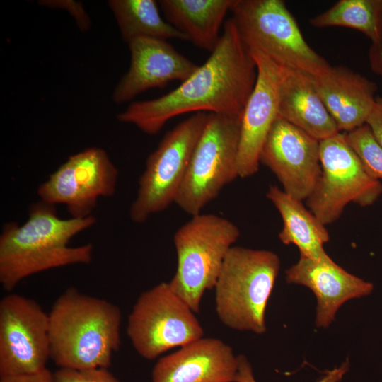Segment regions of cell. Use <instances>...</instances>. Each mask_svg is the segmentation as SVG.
Returning <instances> with one entry per match:
<instances>
[{
  "mask_svg": "<svg viewBox=\"0 0 382 382\" xmlns=\"http://www.w3.org/2000/svg\"><path fill=\"white\" fill-rule=\"evenodd\" d=\"M309 23L318 28L354 29L369 38L372 46L382 47V0H340Z\"/></svg>",
  "mask_w": 382,
  "mask_h": 382,
  "instance_id": "obj_23",
  "label": "cell"
},
{
  "mask_svg": "<svg viewBox=\"0 0 382 382\" xmlns=\"http://www.w3.org/2000/svg\"><path fill=\"white\" fill-rule=\"evenodd\" d=\"M241 117L209 113L175 203L195 216L238 177Z\"/></svg>",
  "mask_w": 382,
  "mask_h": 382,
  "instance_id": "obj_7",
  "label": "cell"
},
{
  "mask_svg": "<svg viewBox=\"0 0 382 382\" xmlns=\"http://www.w3.org/2000/svg\"><path fill=\"white\" fill-rule=\"evenodd\" d=\"M166 21L199 49L212 52L234 0H160Z\"/></svg>",
  "mask_w": 382,
  "mask_h": 382,
  "instance_id": "obj_20",
  "label": "cell"
},
{
  "mask_svg": "<svg viewBox=\"0 0 382 382\" xmlns=\"http://www.w3.org/2000/svg\"><path fill=\"white\" fill-rule=\"evenodd\" d=\"M240 236L233 222L213 214H199L174 233L177 270L169 282L173 291L195 313L204 291L214 288L224 260Z\"/></svg>",
  "mask_w": 382,
  "mask_h": 382,
  "instance_id": "obj_6",
  "label": "cell"
},
{
  "mask_svg": "<svg viewBox=\"0 0 382 382\" xmlns=\"http://www.w3.org/2000/svg\"><path fill=\"white\" fill-rule=\"evenodd\" d=\"M52 372L47 368L31 374L0 376V382H52Z\"/></svg>",
  "mask_w": 382,
  "mask_h": 382,
  "instance_id": "obj_29",
  "label": "cell"
},
{
  "mask_svg": "<svg viewBox=\"0 0 382 382\" xmlns=\"http://www.w3.org/2000/svg\"><path fill=\"white\" fill-rule=\"evenodd\" d=\"M209 57L174 90L154 99L137 101L117 115L149 135L173 117L190 112L242 117L257 79V66L232 18Z\"/></svg>",
  "mask_w": 382,
  "mask_h": 382,
  "instance_id": "obj_1",
  "label": "cell"
},
{
  "mask_svg": "<svg viewBox=\"0 0 382 382\" xmlns=\"http://www.w3.org/2000/svg\"><path fill=\"white\" fill-rule=\"evenodd\" d=\"M194 313L169 282H161L143 292L135 302L127 335L141 357L154 359L203 337V328Z\"/></svg>",
  "mask_w": 382,
  "mask_h": 382,
  "instance_id": "obj_10",
  "label": "cell"
},
{
  "mask_svg": "<svg viewBox=\"0 0 382 382\" xmlns=\"http://www.w3.org/2000/svg\"><path fill=\"white\" fill-rule=\"evenodd\" d=\"M345 136L369 175L378 180L382 179V147L369 127L365 124L345 133Z\"/></svg>",
  "mask_w": 382,
  "mask_h": 382,
  "instance_id": "obj_24",
  "label": "cell"
},
{
  "mask_svg": "<svg viewBox=\"0 0 382 382\" xmlns=\"http://www.w3.org/2000/svg\"><path fill=\"white\" fill-rule=\"evenodd\" d=\"M285 274L288 283L303 285L313 292L318 328L328 327L344 303L369 295L374 290L373 284L349 273L329 255L318 260L300 257Z\"/></svg>",
  "mask_w": 382,
  "mask_h": 382,
  "instance_id": "obj_16",
  "label": "cell"
},
{
  "mask_svg": "<svg viewBox=\"0 0 382 382\" xmlns=\"http://www.w3.org/2000/svg\"><path fill=\"white\" fill-rule=\"evenodd\" d=\"M119 171L107 152L90 147L70 156L37 187L41 201L66 206L71 218L92 215L100 197L115 195Z\"/></svg>",
  "mask_w": 382,
  "mask_h": 382,
  "instance_id": "obj_12",
  "label": "cell"
},
{
  "mask_svg": "<svg viewBox=\"0 0 382 382\" xmlns=\"http://www.w3.org/2000/svg\"><path fill=\"white\" fill-rule=\"evenodd\" d=\"M52 382H120L107 368L73 369L59 368L52 373Z\"/></svg>",
  "mask_w": 382,
  "mask_h": 382,
  "instance_id": "obj_25",
  "label": "cell"
},
{
  "mask_svg": "<svg viewBox=\"0 0 382 382\" xmlns=\"http://www.w3.org/2000/svg\"><path fill=\"white\" fill-rule=\"evenodd\" d=\"M128 45L130 66L113 91L115 103L129 101L147 90L162 88L173 81L182 83L199 67L167 40L141 37Z\"/></svg>",
  "mask_w": 382,
  "mask_h": 382,
  "instance_id": "obj_15",
  "label": "cell"
},
{
  "mask_svg": "<svg viewBox=\"0 0 382 382\" xmlns=\"http://www.w3.org/2000/svg\"><path fill=\"white\" fill-rule=\"evenodd\" d=\"M257 66V79L241 117L237 157L240 178L255 175L259 170L263 144L279 117L278 91L286 73L283 67L257 51H250Z\"/></svg>",
  "mask_w": 382,
  "mask_h": 382,
  "instance_id": "obj_14",
  "label": "cell"
},
{
  "mask_svg": "<svg viewBox=\"0 0 382 382\" xmlns=\"http://www.w3.org/2000/svg\"><path fill=\"white\" fill-rule=\"evenodd\" d=\"M42 4L52 8L66 9L75 18L79 27L84 30L90 26V20L81 3L73 1H42Z\"/></svg>",
  "mask_w": 382,
  "mask_h": 382,
  "instance_id": "obj_27",
  "label": "cell"
},
{
  "mask_svg": "<svg viewBox=\"0 0 382 382\" xmlns=\"http://www.w3.org/2000/svg\"><path fill=\"white\" fill-rule=\"evenodd\" d=\"M321 173L308 197V209L325 226L337 220L351 202L365 207L382 194V183L365 170L345 133L321 140Z\"/></svg>",
  "mask_w": 382,
  "mask_h": 382,
  "instance_id": "obj_9",
  "label": "cell"
},
{
  "mask_svg": "<svg viewBox=\"0 0 382 382\" xmlns=\"http://www.w3.org/2000/svg\"><path fill=\"white\" fill-rule=\"evenodd\" d=\"M366 125L369 127L376 141L382 147V96H376Z\"/></svg>",
  "mask_w": 382,
  "mask_h": 382,
  "instance_id": "obj_28",
  "label": "cell"
},
{
  "mask_svg": "<svg viewBox=\"0 0 382 382\" xmlns=\"http://www.w3.org/2000/svg\"><path fill=\"white\" fill-rule=\"evenodd\" d=\"M279 117L318 141L329 138L340 130L320 98L314 76L288 69L278 91Z\"/></svg>",
  "mask_w": 382,
  "mask_h": 382,
  "instance_id": "obj_19",
  "label": "cell"
},
{
  "mask_svg": "<svg viewBox=\"0 0 382 382\" xmlns=\"http://www.w3.org/2000/svg\"><path fill=\"white\" fill-rule=\"evenodd\" d=\"M314 81L340 132L347 133L366 124L377 96L374 81L344 66H331Z\"/></svg>",
  "mask_w": 382,
  "mask_h": 382,
  "instance_id": "obj_18",
  "label": "cell"
},
{
  "mask_svg": "<svg viewBox=\"0 0 382 382\" xmlns=\"http://www.w3.org/2000/svg\"><path fill=\"white\" fill-rule=\"evenodd\" d=\"M208 118L209 113L197 112L178 123L149 154L129 208L132 221L142 224L175 202Z\"/></svg>",
  "mask_w": 382,
  "mask_h": 382,
  "instance_id": "obj_8",
  "label": "cell"
},
{
  "mask_svg": "<svg viewBox=\"0 0 382 382\" xmlns=\"http://www.w3.org/2000/svg\"><path fill=\"white\" fill-rule=\"evenodd\" d=\"M108 5L117 23L122 37L128 44L141 37L187 40L164 20L154 0H110Z\"/></svg>",
  "mask_w": 382,
  "mask_h": 382,
  "instance_id": "obj_22",
  "label": "cell"
},
{
  "mask_svg": "<svg viewBox=\"0 0 382 382\" xmlns=\"http://www.w3.org/2000/svg\"><path fill=\"white\" fill-rule=\"evenodd\" d=\"M93 216L64 219L55 205L41 200L31 204L23 224L8 222L0 235V284L11 291L23 279L42 271L92 260L91 243L76 247L70 240L93 226Z\"/></svg>",
  "mask_w": 382,
  "mask_h": 382,
  "instance_id": "obj_2",
  "label": "cell"
},
{
  "mask_svg": "<svg viewBox=\"0 0 382 382\" xmlns=\"http://www.w3.org/2000/svg\"><path fill=\"white\" fill-rule=\"evenodd\" d=\"M238 356L222 340L201 337L170 354L154 366L152 382H234Z\"/></svg>",
  "mask_w": 382,
  "mask_h": 382,
  "instance_id": "obj_17",
  "label": "cell"
},
{
  "mask_svg": "<svg viewBox=\"0 0 382 382\" xmlns=\"http://www.w3.org/2000/svg\"><path fill=\"white\" fill-rule=\"evenodd\" d=\"M50 358V319L32 299L9 294L0 301V376L31 374Z\"/></svg>",
  "mask_w": 382,
  "mask_h": 382,
  "instance_id": "obj_11",
  "label": "cell"
},
{
  "mask_svg": "<svg viewBox=\"0 0 382 382\" xmlns=\"http://www.w3.org/2000/svg\"><path fill=\"white\" fill-rule=\"evenodd\" d=\"M267 198L281 215L283 227L279 238L285 245H295L300 257L318 260L327 257L323 248L329 241V233L316 216L303 204L278 186L270 185Z\"/></svg>",
  "mask_w": 382,
  "mask_h": 382,
  "instance_id": "obj_21",
  "label": "cell"
},
{
  "mask_svg": "<svg viewBox=\"0 0 382 382\" xmlns=\"http://www.w3.org/2000/svg\"><path fill=\"white\" fill-rule=\"evenodd\" d=\"M279 269V256L270 250L233 246L214 286L221 322L233 330L265 333L266 307Z\"/></svg>",
  "mask_w": 382,
  "mask_h": 382,
  "instance_id": "obj_4",
  "label": "cell"
},
{
  "mask_svg": "<svg viewBox=\"0 0 382 382\" xmlns=\"http://www.w3.org/2000/svg\"><path fill=\"white\" fill-rule=\"evenodd\" d=\"M369 59L372 71L378 75L382 81V47L371 45L369 51Z\"/></svg>",
  "mask_w": 382,
  "mask_h": 382,
  "instance_id": "obj_30",
  "label": "cell"
},
{
  "mask_svg": "<svg viewBox=\"0 0 382 382\" xmlns=\"http://www.w3.org/2000/svg\"><path fill=\"white\" fill-rule=\"evenodd\" d=\"M49 314L50 359L59 368L110 366L120 345V309L104 299L69 288Z\"/></svg>",
  "mask_w": 382,
  "mask_h": 382,
  "instance_id": "obj_3",
  "label": "cell"
},
{
  "mask_svg": "<svg viewBox=\"0 0 382 382\" xmlns=\"http://www.w3.org/2000/svg\"><path fill=\"white\" fill-rule=\"evenodd\" d=\"M232 20L250 51L277 64L316 77L330 69L328 61L305 40L282 0H234Z\"/></svg>",
  "mask_w": 382,
  "mask_h": 382,
  "instance_id": "obj_5",
  "label": "cell"
},
{
  "mask_svg": "<svg viewBox=\"0 0 382 382\" xmlns=\"http://www.w3.org/2000/svg\"><path fill=\"white\" fill-rule=\"evenodd\" d=\"M238 366L234 382H257L250 362L243 355H238ZM349 363L347 360L339 367L328 371L318 382H339L349 370Z\"/></svg>",
  "mask_w": 382,
  "mask_h": 382,
  "instance_id": "obj_26",
  "label": "cell"
},
{
  "mask_svg": "<svg viewBox=\"0 0 382 382\" xmlns=\"http://www.w3.org/2000/svg\"><path fill=\"white\" fill-rule=\"evenodd\" d=\"M260 161L276 175L286 194L305 200L321 173L319 141L279 117L263 144Z\"/></svg>",
  "mask_w": 382,
  "mask_h": 382,
  "instance_id": "obj_13",
  "label": "cell"
}]
</instances>
